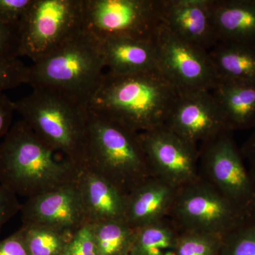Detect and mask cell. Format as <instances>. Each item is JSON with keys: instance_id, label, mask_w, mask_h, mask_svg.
I'll return each instance as SVG.
<instances>
[{"instance_id": "6da1fadb", "label": "cell", "mask_w": 255, "mask_h": 255, "mask_svg": "<svg viewBox=\"0 0 255 255\" xmlns=\"http://www.w3.org/2000/svg\"><path fill=\"white\" fill-rule=\"evenodd\" d=\"M179 95L158 69L128 75L106 72L87 109L142 132L165 124Z\"/></svg>"}, {"instance_id": "7a4b0ae2", "label": "cell", "mask_w": 255, "mask_h": 255, "mask_svg": "<svg viewBox=\"0 0 255 255\" xmlns=\"http://www.w3.org/2000/svg\"><path fill=\"white\" fill-rule=\"evenodd\" d=\"M55 151L23 120L10 128L0 142V184L16 196L40 195L78 180L81 169Z\"/></svg>"}, {"instance_id": "3957f363", "label": "cell", "mask_w": 255, "mask_h": 255, "mask_svg": "<svg viewBox=\"0 0 255 255\" xmlns=\"http://www.w3.org/2000/svg\"><path fill=\"white\" fill-rule=\"evenodd\" d=\"M102 45L82 28L49 55L28 66L27 83L70 97L86 106L106 73Z\"/></svg>"}, {"instance_id": "277c9868", "label": "cell", "mask_w": 255, "mask_h": 255, "mask_svg": "<svg viewBox=\"0 0 255 255\" xmlns=\"http://www.w3.org/2000/svg\"><path fill=\"white\" fill-rule=\"evenodd\" d=\"M83 169L127 195L151 177L140 132L89 110Z\"/></svg>"}, {"instance_id": "5b68a950", "label": "cell", "mask_w": 255, "mask_h": 255, "mask_svg": "<svg viewBox=\"0 0 255 255\" xmlns=\"http://www.w3.org/2000/svg\"><path fill=\"white\" fill-rule=\"evenodd\" d=\"M22 120L43 142L82 169L85 165L88 109L76 100L44 88L14 102Z\"/></svg>"}, {"instance_id": "8992f818", "label": "cell", "mask_w": 255, "mask_h": 255, "mask_svg": "<svg viewBox=\"0 0 255 255\" xmlns=\"http://www.w3.org/2000/svg\"><path fill=\"white\" fill-rule=\"evenodd\" d=\"M84 0H33L18 23L19 56L42 59L83 28Z\"/></svg>"}, {"instance_id": "52a82bcc", "label": "cell", "mask_w": 255, "mask_h": 255, "mask_svg": "<svg viewBox=\"0 0 255 255\" xmlns=\"http://www.w3.org/2000/svg\"><path fill=\"white\" fill-rule=\"evenodd\" d=\"M199 176L247 217H255V182L232 132L200 144Z\"/></svg>"}, {"instance_id": "ba28073f", "label": "cell", "mask_w": 255, "mask_h": 255, "mask_svg": "<svg viewBox=\"0 0 255 255\" xmlns=\"http://www.w3.org/2000/svg\"><path fill=\"white\" fill-rule=\"evenodd\" d=\"M162 23V0H84L83 28L100 41L154 40Z\"/></svg>"}, {"instance_id": "9c48e42d", "label": "cell", "mask_w": 255, "mask_h": 255, "mask_svg": "<svg viewBox=\"0 0 255 255\" xmlns=\"http://www.w3.org/2000/svg\"><path fill=\"white\" fill-rule=\"evenodd\" d=\"M168 218L180 233L221 237L249 219L200 177L178 188Z\"/></svg>"}, {"instance_id": "30bf717a", "label": "cell", "mask_w": 255, "mask_h": 255, "mask_svg": "<svg viewBox=\"0 0 255 255\" xmlns=\"http://www.w3.org/2000/svg\"><path fill=\"white\" fill-rule=\"evenodd\" d=\"M155 43L158 69L179 95L210 90L219 80L209 51L184 41L162 23Z\"/></svg>"}, {"instance_id": "8fae6325", "label": "cell", "mask_w": 255, "mask_h": 255, "mask_svg": "<svg viewBox=\"0 0 255 255\" xmlns=\"http://www.w3.org/2000/svg\"><path fill=\"white\" fill-rule=\"evenodd\" d=\"M151 176L176 188L197 180L199 149L165 125L140 132Z\"/></svg>"}, {"instance_id": "7c38bea8", "label": "cell", "mask_w": 255, "mask_h": 255, "mask_svg": "<svg viewBox=\"0 0 255 255\" xmlns=\"http://www.w3.org/2000/svg\"><path fill=\"white\" fill-rule=\"evenodd\" d=\"M77 181L26 199L20 211L22 224L46 226L72 234L87 224Z\"/></svg>"}, {"instance_id": "4fadbf2b", "label": "cell", "mask_w": 255, "mask_h": 255, "mask_svg": "<svg viewBox=\"0 0 255 255\" xmlns=\"http://www.w3.org/2000/svg\"><path fill=\"white\" fill-rule=\"evenodd\" d=\"M164 125L197 145L223 132H231L210 90L180 94Z\"/></svg>"}, {"instance_id": "5bb4252c", "label": "cell", "mask_w": 255, "mask_h": 255, "mask_svg": "<svg viewBox=\"0 0 255 255\" xmlns=\"http://www.w3.org/2000/svg\"><path fill=\"white\" fill-rule=\"evenodd\" d=\"M211 0H162V23L191 44L209 51L218 43Z\"/></svg>"}, {"instance_id": "9a60e30c", "label": "cell", "mask_w": 255, "mask_h": 255, "mask_svg": "<svg viewBox=\"0 0 255 255\" xmlns=\"http://www.w3.org/2000/svg\"><path fill=\"white\" fill-rule=\"evenodd\" d=\"M177 190L158 177L147 178L128 194L126 222L136 229L168 217Z\"/></svg>"}, {"instance_id": "2e32d148", "label": "cell", "mask_w": 255, "mask_h": 255, "mask_svg": "<svg viewBox=\"0 0 255 255\" xmlns=\"http://www.w3.org/2000/svg\"><path fill=\"white\" fill-rule=\"evenodd\" d=\"M77 182L88 223L125 221L127 194L105 178L85 169L80 171Z\"/></svg>"}, {"instance_id": "e0dca14e", "label": "cell", "mask_w": 255, "mask_h": 255, "mask_svg": "<svg viewBox=\"0 0 255 255\" xmlns=\"http://www.w3.org/2000/svg\"><path fill=\"white\" fill-rule=\"evenodd\" d=\"M100 42L107 73L128 75L158 69L155 40L120 37Z\"/></svg>"}, {"instance_id": "ac0fdd59", "label": "cell", "mask_w": 255, "mask_h": 255, "mask_svg": "<svg viewBox=\"0 0 255 255\" xmlns=\"http://www.w3.org/2000/svg\"><path fill=\"white\" fill-rule=\"evenodd\" d=\"M211 92L229 131L255 127V82L219 79Z\"/></svg>"}, {"instance_id": "d6986e66", "label": "cell", "mask_w": 255, "mask_h": 255, "mask_svg": "<svg viewBox=\"0 0 255 255\" xmlns=\"http://www.w3.org/2000/svg\"><path fill=\"white\" fill-rule=\"evenodd\" d=\"M218 42L255 44V0H211Z\"/></svg>"}, {"instance_id": "ffe728a7", "label": "cell", "mask_w": 255, "mask_h": 255, "mask_svg": "<svg viewBox=\"0 0 255 255\" xmlns=\"http://www.w3.org/2000/svg\"><path fill=\"white\" fill-rule=\"evenodd\" d=\"M209 54L219 79L255 82L254 45L218 42Z\"/></svg>"}, {"instance_id": "44dd1931", "label": "cell", "mask_w": 255, "mask_h": 255, "mask_svg": "<svg viewBox=\"0 0 255 255\" xmlns=\"http://www.w3.org/2000/svg\"><path fill=\"white\" fill-rule=\"evenodd\" d=\"M180 233L168 217L136 228L129 255H175Z\"/></svg>"}, {"instance_id": "7402d4cb", "label": "cell", "mask_w": 255, "mask_h": 255, "mask_svg": "<svg viewBox=\"0 0 255 255\" xmlns=\"http://www.w3.org/2000/svg\"><path fill=\"white\" fill-rule=\"evenodd\" d=\"M99 255H129L135 229L124 220L91 224Z\"/></svg>"}, {"instance_id": "603a6c76", "label": "cell", "mask_w": 255, "mask_h": 255, "mask_svg": "<svg viewBox=\"0 0 255 255\" xmlns=\"http://www.w3.org/2000/svg\"><path fill=\"white\" fill-rule=\"evenodd\" d=\"M19 229L31 255H62L73 235L35 225L22 224Z\"/></svg>"}, {"instance_id": "cb8c5ba5", "label": "cell", "mask_w": 255, "mask_h": 255, "mask_svg": "<svg viewBox=\"0 0 255 255\" xmlns=\"http://www.w3.org/2000/svg\"><path fill=\"white\" fill-rule=\"evenodd\" d=\"M219 255H255V217L223 235Z\"/></svg>"}, {"instance_id": "d4e9b609", "label": "cell", "mask_w": 255, "mask_h": 255, "mask_svg": "<svg viewBox=\"0 0 255 255\" xmlns=\"http://www.w3.org/2000/svg\"><path fill=\"white\" fill-rule=\"evenodd\" d=\"M222 237L194 232L180 233L175 255H219Z\"/></svg>"}, {"instance_id": "484cf974", "label": "cell", "mask_w": 255, "mask_h": 255, "mask_svg": "<svg viewBox=\"0 0 255 255\" xmlns=\"http://www.w3.org/2000/svg\"><path fill=\"white\" fill-rule=\"evenodd\" d=\"M28 70L18 58H0V93L27 83Z\"/></svg>"}, {"instance_id": "4316f807", "label": "cell", "mask_w": 255, "mask_h": 255, "mask_svg": "<svg viewBox=\"0 0 255 255\" xmlns=\"http://www.w3.org/2000/svg\"><path fill=\"white\" fill-rule=\"evenodd\" d=\"M62 255H99L91 224L73 233Z\"/></svg>"}, {"instance_id": "83f0119b", "label": "cell", "mask_w": 255, "mask_h": 255, "mask_svg": "<svg viewBox=\"0 0 255 255\" xmlns=\"http://www.w3.org/2000/svg\"><path fill=\"white\" fill-rule=\"evenodd\" d=\"M33 0H0V23L17 25Z\"/></svg>"}, {"instance_id": "f1b7e54d", "label": "cell", "mask_w": 255, "mask_h": 255, "mask_svg": "<svg viewBox=\"0 0 255 255\" xmlns=\"http://www.w3.org/2000/svg\"><path fill=\"white\" fill-rule=\"evenodd\" d=\"M19 57L18 24L0 23V58Z\"/></svg>"}, {"instance_id": "f546056e", "label": "cell", "mask_w": 255, "mask_h": 255, "mask_svg": "<svg viewBox=\"0 0 255 255\" xmlns=\"http://www.w3.org/2000/svg\"><path fill=\"white\" fill-rule=\"evenodd\" d=\"M21 208L18 196L0 184V235L3 227L20 212Z\"/></svg>"}, {"instance_id": "4dcf8cb0", "label": "cell", "mask_w": 255, "mask_h": 255, "mask_svg": "<svg viewBox=\"0 0 255 255\" xmlns=\"http://www.w3.org/2000/svg\"><path fill=\"white\" fill-rule=\"evenodd\" d=\"M0 255H31L20 229L0 241Z\"/></svg>"}, {"instance_id": "1f68e13d", "label": "cell", "mask_w": 255, "mask_h": 255, "mask_svg": "<svg viewBox=\"0 0 255 255\" xmlns=\"http://www.w3.org/2000/svg\"><path fill=\"white\" fill-rule=\"evenodd\" d=\"M15 110L14 102H12L4 92L0 93V140H2L9 131L12 124Z\"/></svg>"}, {"instance_id": "d6a6232c", "label": "cell", "mask_w": 255, "mask_h": 255, "mask_svg": "<svg viewBox=\"0 0 255 255\" xmlns=\"http://www.w3.org/2000/svg\"><path fill=\"white\" fill-rule=\"evenodd\" d=\"M243 158L249 164L250 174L255 182V127L253 128V132L243 143L241 148Z\"/></svg>"}, {"instance_id": "836d02e7", "label": "cell", "mask_w": 255, "mask_h": 255, "mask_svg": "<svg viewBox=\"0 0 255 255\" xmlns=\"http://www.w3.org/2000/svg\"><path fill=\"white\" fill-rule=\"evenodd\" d=\"M255 48V44L254 45Z\"/></svg>"}]
</instances>
